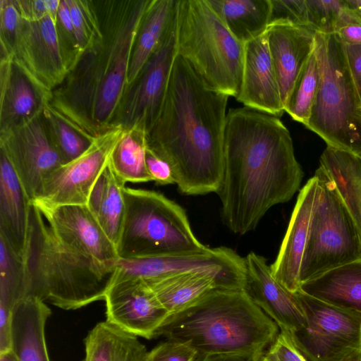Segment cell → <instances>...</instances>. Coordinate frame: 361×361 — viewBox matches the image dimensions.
Returning <instances> with one entry per match:
<instances>
[{"instance_id":"cell-1","label":"cell","mask_w":361,"mask_h":361,"mask_svg":"<svg viewBox=\"0 0 361 361\" xmlns=\"http://www.w3.org/2000/svg\"><path fill=\"white\" fill-rule=\"evenodd\" d=\"M303 176L279 117L246 106L228 111L216 193L224 222L233 233L253 231L271 207L293 197Z\"/></svg>"},{"instance_id":"cell-2","label":"cell","mask_w":361,"mask_h":361,"mask_svg":"<svg viewBox=\"0 0 361 361\" xmlns=\"http://www.w3.org/2000/svg\"><path fill=\"white\" fill-rule=\"evenodd\" d=\"M228 97L209 87L176 56L162 109L146 143L170 166L183 194L216 193L221 187Z\"/></svg>"},{"instance_id":"cell-3","label":"cell","mask_w":361,"mask_h":361,"mask_svg":"<svg viewBox=\"0 0 361 361\" xmlns=\"http://www.w3.org/2000/svg\"><path fill=\"white\" fill-rule=\"evenodd\" d=\"M152 1H95L92 43L52 92L49 103L54 110L91 140L114 128L137 36Z\"/></svg>"},{"instance_id":"cell-4","label":"cell","mask_w":361,"mask_h":361,"mask_svg":"<svg viewBox=\"0 0 361 361\" xmlns=\"http://www.w3.org/2000/svg\"><path fill=\"white\" fill-rule=\"evenodd\" d=\"M279 331L244 290L214 289L170 317L157 337L184 343L202 355L255 356L269 348Z\"/></svg>"},{"instance_id":"cell-5","label":"cell","mask_w":361,"mask_h":361,"mask_svg":"<svg viewBox=\"0 0 361 361\" xmlns=\"http://www.w3.org/2000/svg\"><path fill=\"white\" fill-rule=\"evenodd\" d=\"M24 259L28 295L65 310L104 300L116 262H99L61 241L32 203Z\"/></svg>"},{"instance_id":"cell-6","label":"cell","mask_w":361,"mask_h":361,"mask_svg":"<svg viewBox=\"0 0 361 361\" xmlns=\"http://www.w3.org/2000/svg\"><path fill=\"white\" fill-rule=\"evenodd\" d=\"M177 55L209 87L236 97L241 85L245 44L239 42L207 0H178Z\"/></svg>"},{"instance_id":"cell-7","label":"cell","mask_w":361,"mask_h":361,"mask_svg":"<svg viewBox=\"0 0 361 361\" xmlns=\"http://www.w3.org/2000/svg\"><path fill=\"white\" fill-rule=\"evenodd\" d=\"M125 212L116 245L118 259L189 255L208 250L195 236L185 211L162 193L123 189Z\"/></svg>"},{"instance_id":"cell-8","label":"cell","mask_w":361,"mask_h":361,"mask_svg":"<svg viewBox=\"0 0 361 361\" xmlns=\"http://www.w3.org/2000/svg\"><path fill=\"white\" fill-rule=\"evenodd\" d=\"M319 82L307 124L329 146L361 155V97L344 44L336 34L316 32Z\"/></svg>"},{"instance_id":"cell-9","label":"cell","mask_w":361,"mask_h":361,"mask_svg":"<svg viewBox=\"0 0 361 361\" xmlns=\"http://www.w3.org/2000/svg\"><path fill=\"white\" fill-rule=\"evenodd\" d=\"M318 192L299 274L302 283L324 272L361 260V238L334 183L319 166Z\"/></svg>"},{"instance_id":"cell-10","label":"cell","mask_w":361,"mask_h":361,"mask_svg":"<svg viewBox=\"0 0 361 361\" xmlns=\"http://www.w3.org/2000/svg\"><path fill=\"white\" fill-rule=\"evenodd\" d=\"M305 327L290 333L308 361H341L361 350V313L329 305L298 290Z\"/></svg>"},{"instance_id":"cell-11","label":"cell","mask_w":361,"mask_h":361,"mask_svg":"<svg viewBox=\"0 0 361 361\" xmlns=\"http://www.w3.org/2000/svg\"><path fill=\"white\" fill-rule=\"evenodd\" d=\"M49 14L38 20L20 17L13 47V63L37 91L42 102H49L53 91L68 74L57 30Z\"/></svg>"},{"instance_id":"cell-12","label":"cell","mask_w":361,"mask_h":361,"mask_svg":"<svg viewBox=\"0 0 361 361\" xmlns=\"http://www.w3.org/2000/svg\"><path fill=\"white\" fill-rule=\"evenodd\" d=\"M123 130L118 126L97 136L80 156L54 170L31 203L38 208L87 204L91 190L108 164Z\"/></svg>"},{"instance_id":"cell-13","label":"cell","mask_w":361,"mask_h":361,"mask_svg":"<svg viewBox=\"0 0 361 361\" xmlns=\"http://www.w3.org/2000/svg\"><path fill=\"white\" fill-rule=\"evenodd\" d=\"M176 28L159 46L121 99L114 126L147 135L164 102L172 66L177 56Z\"/></svg>"},{"instance_id":"cell-14","label":"cell","mask_w":361,"mask_h":361,"mask_svg":"<svg viewBox=\"0 0 361 361\" xmlns=\"http://www.w3.org/2000/svg\"><path fill=\"white\" fill-rule=\"evenodd\" d=\"M0 151L11 164L30 202L46 178L64 164L49 140L42 106L28 118L0 129Z\"/></svg>"},{"instance_id":"cell-15","label":"cell","mask_w":361,"mask_h":361,"mask_svg":"<svg viewBox=\"0 0 361 361\" xmlns=\"http://www.w3.org/2000/svg\"><path fill=\"white\" fill-rule=\"evenodd\" d=\"M104 300L106 321L137 337H157L171 317L150 287L139 279L111 283Z\"/></svg>"},{"instance_id":"cell-16","label":"cell","mask_w":361,"mask_h":361,"mask_svg":"<svg viewBox=\"0 0 361 361\" xmlns=\"http://www.w3.org/2000/svg\"><path fill=\"white\" fill-rule=\"evenodd\" d=\"M38 209L58 238L71 248L102 262L118 259L116 245L87 204Z\"/></svg>"},{"instance_id":"cell-17","label":"cell","mask_w":361,"mask_h":361,"mask_svg":"<svg viewBox=\"0 0 361 361\" xmlns=\"http://www.w3.org/2000/svg\"><path fill=\"white\" fill-rule=\"evenodd\" d=\"M243 290L279 327L293 333L306 325L305 317L294 295L273 276L267 259L254 252L245 257Z\"/></svg>"},{"instance_id":"cell-18","label":"cell","mask_w":361,"mask_h":361,"mask_svg":"<svg viewBox=\"0 0 361 361\" xmlns=\"http://www.w3.org/2000/svg\"><path fill=\"white\" fill-rule=\"evenodd\" d=\"M235 98L246 107L277 117L284 112L266 32L245 44L241 85Z\"/></svg>"},{"instance_id":"cell-19","label":"cell","mask_w":361,"mask_h":361,"mask_svg":"<svg viewBox=\"0 0 361 361\" xmlns=\"http://www.w3.org/2000/svg\"><path fill=\"white\" fill-rule=\"evenodd\" d=\"M317 192V178L314 175L300 190L279 253L270 265L274 278L292 293L300 288V269Z\"/></svg>"},{"instance_id":"cell-20","label":"cell","mask_w":361,"mask_h":361,"mask_svg":"<svg viewBox=\"0 0 361 361\" xmlns=\"http://www.w3.org/2000/svg\"><path fill=\"white\" fill-rule=\"evenodd\" d=\"M316 32L288 23L269 25L267 39L283 105L295 82L314 50Z\"/></svg>"},{"instance_id":"cell-21","label":"cell","mask_w":361,"mask_h":361,"mask_svg":"<svg viewBox=\"0 0 361 361\" xmlns=\"http://www.w3.org/2000/svg\"><path fill=\"white\" fill-rule=\"evenodd\" d=\"M31 203L11 164L0 151V238L24 257Z\"/></svg>"},{"instance_id":"cell-22","label":"cell","mask_w":361,"mask_h":361,"mask_svg":"<svg viewBox=\"0 0 361 361\" xmlns=\"http://www.w3.org/2000/svg\"><path fill=\"white\" fill-rule=\"evenodd\" d=\"M51 311L39 298L28 295L15 306L11 317V350L18 361H50L45 326Z\"/></svg>"},{"instance_id":"cell-23","label":"cell","mask_w":361,"mask_h":361,"mask_svg":"<svg viewBox=\"0 0 361 361\" xmlns=\"http://www.w3.org/2000/svg\"><path fill=\"white\" fill-rule=\"evenodd\" d=\"M0 90V129L28 118L42 106L37 91L12 56H1Z\"/></svg>"},{"instance_id":"cell-24","label":"cell","mask_w":361,"mask_h":361,"mask_svg":"<svg viewBox=\"0 0 361 361\" xmlns=\"http://www.w3.org/2000/svg\"><path fill=\"white\" fill-rule=\"evenodd\" d=\"M299 290L329 305L361 313V260L305 281Z\"/></svg>"},{"instance_id":"cell-25","label":"cell","mask_w":361,"mask_h":361,"mask_svg":"<svg viewBox=\"0 0 361 361\" xmlns=\"http://www.w3.org/2000/svg\"><path fill=\"white\" fill-rule=\"evenodd\" d=\"M178 1L152 0L137 36L130 63L127 87L136 80L161 43L176 30Z\"/></svg>"},{"instance_id":"cell-26","label":"cell","mask_w":361,"mask_h":361,"mask_svg":"<svg viewBox=\"0 0 361 361\" xmlns=\"http://www.w3.org/2000/svg\"><path fill=\"white\" fill-rule=\"evenodd\" d=\"M170 316L193 305L214 289H223L219 279L208 271H188L144 281Z\"/></svg>"},{"instance_id":"cell-27","label":"cell","mask_w":361,"mask_h":361,"mask_svg":"<svg viewBox=\"0 0 361 361\" xmlns=\"http://www.w3.org/2000/svg\"><path fill=\"white\" fill-rule=\"evenodd\" d=\"M319 166L334 183L361 238V155L327 145Z\"/></svg>"},{"instance_id":"cell-28","label":"cell","mask_w":361,"mask_h":361,"mask_svg":"<svg viewBox=\"0 0 361 361\" xmlns=\"http://www.w3.org/2000/svg\"><path fill=\"white\" fill-rule=\"evenodd\" d=\"M231 34L241 43L264 34L269 23L271 0H207Z\"/></svg>"},{"instance_id":"cell-29","label":"cell","mask_w":361,"mask_h":361,"mask_svg":"<svg viewBox=\"0 0 361 361\" xmlns=\"http://www.w3.org/2000/svg\"><path fill=\"white\" fill-rule=\"evenodd\" d=\"M125 184L116 175L109 161L94 183L87 204L116 246L125 212Z\"/></svg>"},{"instance_id":"cell-30","label":"cell","mask_w":361,"mask_h":361,"mask_svg":"<svg viewBox=\"0 0 361 361\" xmlns=\"http://www.w3.org/2000/svg\"><path fill=\"white\" fill-rule=\"evenodd\" d=\"M84 342L85 361H145L147 353L137 336L106 321L97 324Z\"/></svg>"},{"instance_id":"cell-31","label":"cell","mask_w":361,"mask_h":361,"mask_svg":"<svg viewBox=\"0 0 361 361\" xmlns=\"http://www.w3.org/2000/svg\"><path fill=\"white\" fill-rule=\"evenodd\" d=\"M146 135L124 130L109 159L116 175L125 183L152 181L145 161Z\"/></svg>"},{"instance_id":"cell-32","label":"cell","mask_w":361,"mask_h":361,"mask_svg":"<svg viewBox=\"0 0 361 361\" xmlns=\"http://www.w3.org/2000/svg\"><path fill=\"white\" fill-rule=\"evenodd\" d=\"M42 114L49 140L64 164L80 156L93 141L68 124L49 102H42Z\"/></svg>"},{"instance_id":"cell-33","label":"cell","mask_w":361,"mask_h":361,"mask_svg":"<svg viewBox=\"0 0 361 361\" xmlns=\"http://www.w3.org/2000/svg\"><path fill=\"white\" fill-rule=\"evenodd\" d=\"M319 82V68L314 50L307 61L284 106L293 119L308 123Z\"/></svg>"},{"instance_id":"cell-34","label":"cell","mask_w":361,"mask_h":361,"mask_svg":"<svg viewBox=\"0 0 361 361\" xmlns=\"http://www.w3.org/2000/svg\"><path fill=\"white\" fill-rule=\"evenodd\" d=\"M310 29L322 34H335L344 9L343 0H306Z\"/></svg>"},{"instance_id":"cell-35","label":"cell","mask_w":361,"mask_h":361,"mask_svg":"<svg viewBox=\"0 0 361 361\" xmlns=\"http://www.w3.org/2000/svg\"><path fill=\"white\" fill-rule=\"evenodd\" d=\"M20 19L16 0H0L1 56H12Z\"/></svg>"},{"instance_id":"cell-36","label":"cell","mask_w":361,"mask_h":361,"mask_svg":"<svg viewBox=\"0 0 361 361\" xmlns=\"http://www.w3.org/2000/svg\"><path fill=\"white\" fill-rule=\"evenodd\" d=\"M270 23H288L309 27L306 0H271Z\"/></svg>"},{"instance_id":"cell-37","label":"cell","mask_w":361,"mask_h":361,"mask_svg":"<svg viewBox=\"0 0 361 361\" xmlns=\"http://www.w3.org/2000/svg\"><path fill=\"white\" fill-rule=\"evenodd\" d=\"M198 353L190 345L167 339L147 351L145 361H195Z\"/></svg>"},{"instance_id":"cell-38","label":"cell","mask_w":361,"mask_h":361,"mask_svg":"<svg viewBox=\"0 0 361 361\" xmlns=\"http://www.w3.org/2000/svg\"><path fill=\"white\" fill-rule=\"evenodd\" d=\"M266 353L269 361H308L294 344L290 332L283 330Z\"/></svg>"},{"instance_id":"cell-39","label":"cell","mask_w":361,"mask_h":361,"mask_svg":"<svg viewBox=\"0 0 361 361\" xmlns=\"http://www.w3.org/2000/svg\"><path fill=\"white\" fill-rule=\"evenodd\" d=\"M145 161L152 180L157 185L175 184L170 166L147 147L146 149Z\"/></svg>"},{"instance_id":"cell-40","label":"cell","mask_w":361,"mask_h":361,"mask_svg":"<svg viewBox=\"0 0 361 361\" xmlns=\"http://www.w3.org/2000/svg\"><path fill=\"white\" fill-rule=\"evenodd\" d=\"M344 48L352 78L361 97V44H344Z\"/></svg>"},{"instance_id":"cell-41","label":"cell","mask_w":361,"mask_h":361,"mask_svg":"<svg viewBox=\"0 0 361 361\" xmlns=\"http://www.w3.org/2000/svg\"><path fill=\"white\" fill-rule=\"evenodd\" d=\"M20 16L28 20H38L47 16L45 0H16Z\"/></svg>"},{"instance_id":"cell-42","label":"cell","mask_w":361,"mask_h":361,"mask_svg":"<svg viewBox=\"0 0 361 361\" xmlns=\"http://www.w3.org/2000/svg\"><path fill=\"white\" fill-rule=\"evenodd\" d=\"M336 34L344 44H361V23H353L340 27Z\"/></svg>"},{"instance_id":"cell-43","label":"cell","mask_w":361,"mask_h":361,"mask_svg":"<svg viewBox=\"0 0 361 361\" xmlns=\"http://www.w3.org/2000/svg\"><path fill=\"white\" fill-rule=\"evenodd\" d=\"M253 357L246 354L198 355L195 361H252Z\"/></svg>"},{"instance_id":"cell-44","label":"cell","mask_w":361,"mask_h":361,"mask_svg":"<svg viewBox=\"0 0 361 361\" xmlns=\"http://www.w3.org/2000/svg\"><path fill=\"white\" fill-rule=\"evenodd\" d=\"M345 9L361 23V0H343Z\"/></svg>"},{"instance_id":"cell-45","label":"cell","mask_w":361,"mask_h":361,"mask_svg":"<svg viewBox=\"0 0 361 361\" xmlns=\"http://www.w3.org/2000/svg\"><path fill=\"white\" fill-rule=\"evenodd\" d=\"M0 361H18L13 351L9 350L0 353Z\"/></svg>"},{"instance_id":"cell-46","label":"cell","mask_w":361,"mask_h":361,"mask_svg":"<svg viewBox=\"0 0 361 361\" xmlns=\"http://www.w3.org/2000/svg\"><path fill=\"white\" fill-rule=\"evenodd\" d=\"M341 361H361V350H357Z\"/></svg>"},{"instance_id":"cell-47","label":"cell","mask_w":361,"mask_h":361,"mask_svg":"<svg viewBox=\"0 0 361 361\" xmlns=\"http://www.w3.org/2000/svg\"><path fill=\"white\" fill-rule=\"evenodd\" d=\"M267 350L254 356L252 361H269L266 353Z\"/></svg>"},{"instance_id":"cell-48","label":"cell","mask_w":361,"mask_h":361,"mask_svg":"<svg viewBox=\"0 0 361 361\" xmlns=\"http://www.w3.org/2000/svg\"><path fill=\"white\" fill-rule=\"evenodd\" d=\"M82 361H85V360H83Z\"/></svg>"}]
</instances>
